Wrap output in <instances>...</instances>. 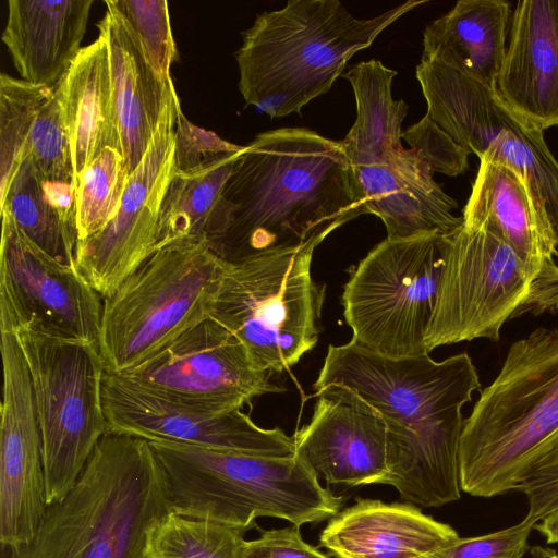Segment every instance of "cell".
I'll use <instances>...</instances> for the list:
<instances>
[{
	"label": "cell",
	"instance_id": "d4e9b609",
	"mask_svg": "<svg viewBox=\"0 0 558 558\" xmlns=\"http://www.w3.org/2000/svg\"><path fill=\"white\" fill-rule=\"evenodd\" d=\"M70 137L75 185L84 170L107 147L121 150L104 36L83 47L57 88Z\"/></svg>",
	"mask_w": 558,
	"mask_h": 558
},
{
	"label": "cell",
	"instance_id": "7c38bea8",
	"mask_svg": "<svg viewBox=\"0 0 558 558\" xmlns=\"http://www.w3.org/2000/svg\"><path fill=\"white\" fill-rule=\"evenodd\" d=\"M416 78L427 116L453 141L480 159L521 173L546 206L558 243V161L543 130L513 110L496 86L435 59L422 58Z\"/></svg>",
	"mask_w": 558,
	"mask_h": 558
},
{
	"label": "cell",
	"instance_id": "f546056e",
	"mask_svg": "<svg viewBox=\"0 0 558 558\" xmlns=\"http://www.w3.org/2000/svg\"><path fill=\"white\" fill-rule=\"evenodd\" d=\"M53 93L7 73L0 75V202L28 154L35 121Z\"/></svg>",
	"mask_w": 558,
	"mask_h": 558
},
{
	"label": "cell",
	"instance_id": "e575fe53",
	"mask_svg": "<svg viewBox=\"0 0 558 558\" xmlns=\"http://www.w3.org/2000/svg\"><path fill=\"white\" fill-rule=\"evenodd\" d=\"M535 521L524 518L508 529L476 537L458 538L450 545L421 558H523Z\"/></svg>",
	"mask_w": 558,
	"mask_h": 558
},
{
	"label": "cell",
	"instance_id": "f35d334b",
	"mask_svg": "<svg viewBox=\"0 0 558 558\" xmlns=\"http://www.w3.org/2000/svg\"><path fill=\"white\" fill-rule=\"evenodd\" d=\"M558 311V266L551 263L532 280L530 293L515 314L539 315Z\"/></svg>",
	"mask_w": 558,
	"mask_h": 558
},
{
	"label": "cell",
	"instance_id": "277c9868",
	"mask_svg": "<svg viewBox=\"0 0 558 558\" xmlns=\"http://www.w3.org/2000/svg\"><path fill=\"white\" fill-rule=\"evenodd\" d=\"M558 446V328L513 342L496 378L463 421L461 490L493 497L518 490Z\"/></svg>",
	"mask_w": 558,
	"mask_h": 558
},
{
	"label": "cell",
	"instance_id": "1f68e13d",
	"mask_svg": "<svg viewBox=\"0 0 558 558\" xmlns=\"http://www.w3.org/2000/svg\"><path fill=\"white\" fill-rule=\"evenodd\" d=\"M129 180L122 151L107 147L84 170L75 185L77 242L106 227L117 214Z\"/></svg>",
	"mask_w": 558,
	"mask_h": 558
},
{
	"label": "cell",
	"instance_id": "8992f818",
	"mask_svg": "<svg viewBox=\"0 0 558 558\" xmlns=\"http://www.w3.org/2000/svg\"><path fill=\"white\" fill-rule=\"evenodd\" d=\"M170 511L246 532L259 517L301 527L335 517L342 499L295 454L264 457L149 441Z\"/></svg>",
	"mask_w": 558,
	"mask_h": 558
},
{
	"label": "cell",
	"instance_id": "484cf974",
	"mask_svg": "<svg viewBox=\"0 0 558 558\" xmlns=\"http://www.w3.org/2000/svg\"><path fill=\"white\" fill-rule=\"evenodd\" d=\"M509 15L510 4L504 0H460L426 26L422 58L496 86L506 54Z\"/></svg>",
	"mask_w": 558,
	"mask_h": 558
},
{
	"label": "cell",
	"instance_id": "74e56055",
	"mask_svg": "<svg viewBox=\"0 0 558 558\" xmlns=\"http://www.w3.org/2000/svg\"><path fill=\"white\" fill-rule=\"evenodd\" d=\"M243 558H329L318 548L307 544L300 527L262 531L258 538L246 541Z\"/></svg>",
	"mask_w": 558,
	"mask_h": 558
},
{
	"label": "cell",
	"instance_id": "30bf717a",
	"mask_svg": "<svg viewBox=\"0 0 558 558\" xmlns=\"http://www.w3.org/2000/svg\"><path fill=\"white\" fill-rule=\"evenodd\" d=\"M446 250V235L436 233L377 244L344 286L343 315L352 341L388 357L428 354L425 336Z\"/></svg>",
	"mask_w": 558,
	"mask_h": 558
},
{
	"label": "cell",
	"instance_id": "7402d4cb",
	"mask_svg": "<svg viewBox=\"0 0 558 558\" xmlns=\"http://www.w3.org/2000/svg\"><path fill=\"white\" fill-rule=\"evenodd\" d=\"M463 225L504 239L527 266L533 279L554 263L557 239L546 206L527 180L500 162L480 159Z\"/></svg>",
	"mask_w": 558,
	"mask_h": 558
},
{
	"label": "cell",
	"instance_id": "5bb4252c",
	"mask_svg": "<svg viewBox=\"0 0 558 558\" xmlns=\"http://www.w3.org/2000/svg\"><path fill=\"white\" fill-rule=\"evenodd\" d=\"M1 218L0 328L98 344L101 295L76 267L34 244L8 211Z\"/></svg>",
	"mask_w": 558,
	"mask_h": 558
},
{
	"label": "cell",
	"instance_id": "2e32d148",
	"mask_svg": "<svg viewBox=\"0 0 558 558\" xmlns=\"http://www.w3.org/2000/svg\"><path fill=\"white\" fill-rule=\"evenodd\" d=\"M258 369L243 343L208 318L189 329L151 357L114 374L157 395L228 412L253 398L282 389Z\"/></svg>",
	"mask_w": 558,
	"mask_h": 558
},
{
	"label": "cell",
	"instance_id": "cb8c5ba5",
	"mask_svg": "<svg viewBox=\"0 0 558 558\" xmlns=\"http://www.w3.org/2000/svg\"><path fill=\"white\" fill-rule=\"evenodd\" d=\"M97 26L109 48L121 151L130 177L153 141L174 84L150 65L117 14L107 10Z\"/></svg>",
	"mask_w": 558,
	"mask_h": 558
},
{
	"label": "cell",
	"instance_id": "4dcf8cb0",
	"mask_svg": "<svg viewBox=\"0 0 558 558\" xmlns=\"http://www.w3.org/2000/svg\"><path fill=\"white\" fill-rule=\"evenodd\" d=\"M244 533L170 512L151 530L145 558H243Z\"/></svg>",
	"mask_w": 558,
	"mask_h": 558
},
{
	"label": "cell",
	"instance_id": "4fadbf2b",
	"mask_svg": "<svg viewBox=\"0 0 558 558\" xmlns=\"http://www.w3.org/2000/svg\"><path fill=\"white\" fill-rule=\"evenodd\" d=\"M446 262L426 351L474 339L498 341L530 293L533 276L500 236L463 223L446 235Z\"/></svg>",
	"mask_w": 558,
	"mask_h": 558
},
{
	"label": "cell",
	"instance_id": "44dd1931",
	"mask_svg": "<svg viewBox=\"0 0 558 558\" xmlns=\"http://www.w3.org/2000/svg\"><path fill=\"white\" fill-rule=\"evenodd\" d=\"M458 538L412 504L357 499L329 519L319 543L333 558H421Z\"/></svg>",
	"mask_w": 558,
	"mask_h": 558
},
{
	"label": "cell",
	"instance_id": "d6a6232c",
	"mask_svg": "<svg viewBox=\"0 0 558 558\" xmlns=\"http://www.w3.org/2000/svg\"><path fill=\"white\" fill-rule=\"evenodd\" d=\"M107 10L117 14L142 48L150 65L165 78L177 49L165 0H106Z\"/></svg>",
	"mask_w": 558,
	"mask_h": 558
},
{
	"label": "cell",
	"instance_id": "52a82bcc",
	"mask_svg": "<svg viewBox=\"0 0 558 558\" xmlns=\"http://www.w3.org/2000/svg\"><path fill=\"white\" fill-rule=\"evenodd\" d=\"M229 266L207 242L154 253L104 299L98 348L106 373L135 367L210 318Z\"/></svg>",
	"mask_w": 558,
	"mask_h": 558
},
{
	"label": "cell",
	"instance_id": "60d3db41",
	"mask_svg": "<svg viewBox=\"0 0 558 558\" xmlns=\"http://www.w3.org/2000/svg\"><path fill=\"white\" fill-rule=\"evenodd\" d=\"M531 549L532 558H558V553L551 549L535 546Z\"/></svg>",
	"mask_w": 558,
	"mask_h": 558
},
{
	"label": "cell",
	"instance_id": "ab89813d",
	"mask_svg": "<svg viewBox=\"0 0 558 558\" xmlns=\"http://www.w3.org/2000/svg\"><path fill=\"white\" fill-rule=\"evenodd\" d=\"M541 523H535L537 530L548 544H558V509L542 518Z\"/></svg>",
	"mask_w": 558,
	"mask_h": 558
},
{
	"label": "cell",
	"instance_id": "9c48e42d",
	"mask_svg": "<svg viewBox=\"0 0 558 558\" xmlns=\"http://www.w3.org/2000/svg\"><path fill=\"white\" fill-rule=\"evenodd\" d=\"M322 242L229 263L210 318L263 372L287 371L318 341L325 287L313 280L311 267Z\"/></svg>",
	"mask_w": 558,
	"mask_h": 558
},
{
	"label": "cell",
	"instance_id": "7a4b0ae2",
	"mask_svg": "<svg viewBox=\"0 0 558 558\" xmlns=\"http://www.w3.org/2000/svg\"><path fill=\"white\" fill-rule=\"evenodd\" d=\"M339 385L383 416L393 486L409 504L440 507L461 497L459 446L462 407L481 388L466 353L436 362L428 354L388 357L352 340L329 345L313 387Z\"/></svg>",
	"mask_w": 558,
	"mask_h": 558
},
{
	"label": "cell",
	"instance_id": "8d00e7d4",
	"mask_svg": "<svg viewBox=\"0 0 558 558\" xmlns=\"http://www.w3.org/2000/svg\"><path fill=\"white\" fill-rule=\"evenodd\" d=\"M518 490L529 501L526 518L535 522L558 509V446L532 469Z\"/></svg>",
	"mask_w": 558,
	"mask_h": 558
},
{
	"label": "cell",
	"instance_id": "5b68a950",
	"mask_svg": "<svg viewBox=\"0 0 558 558\" xmlns=\"http://www.w3.org/2000/svg\"><path fill=\"white\" fill-rule=\"evenodd\" d=\"M425 2L409 0L371 19L353 16L338 0H290L264 12L242 33L239 89L271 118L299 113L330 89L352 56Z\"/></svg>",
	"mask_w": 558,
	"mask_h": 558
},
{
	"label": "cell",
	"instance_id": "3957f363",
	"mask_svg": "<svg viewBox=\"0 0 558 558\" xmlns=\"http://www.w3.org/2000/svg\"><path fill=\"white\" fill-rule=\"evenodd\" d=\"M170 512L150 442L108 428L72 488L11 558H145L151 530Z\"/></svg>",
	"mask_w": 558,
	"mask_h": 558
},
{
	"label": "cell",
	"instance_id": "4316f807",
	"mask_svg": "<svg viewBox=\"0 0 558 558\" xmlns=\"http://www.w3.org/2000/svg\"><path fill=\"white\" fill-rule=\"evenodd\" d=\"M241 150L193 170H175L161 205L156 252L207 242L210 216Z\"/></svg>",
	"mask_w": 558,
	"mask_h": 558
},
{
	"label": "cell",
	"instance_id": "d6986e66",
	"mask_svg": "<svg viewBox=\"0 0 558 558\" xmlns=\"http://www.w3.org/2000/svg\"><path fill=\"white\" fill-rule=\"evenodd\" d=\"M316 396L311 421L294 436V454L328 484H383L390 473L389 437L379 412L343 386Z\"/></svg>",
	"mask_w": 558,
	"mask_h": 558
},
{
	"label": "cell",
	"instance_id": "8fae6325",
	"mask_svg": "<svg viewBox=\"0 0 558 558\" xmlns=\"http://www.w3.org/2000/svg\"><path fill=\"white\" fill-rule=\"evenodd\" d=\"M13 332L32 377L50 506L69 493L108 429L106 369L97 343L29 329Z\"/></svg>",
	"mask_w": 558,
	"mask_h": 558
},
{
	"label": "cell",
	"instance_id": "ba28073f",
	"mask_svg": "<svg viewBox=\"0 0 558 558\" xmlns=\"http://www.w3.org/2000/svg\"><path fill=\"white\" fill-rule=\"evenodd\" d=\"M391 81L368 77L353 87L356 120L340 141L368 214L378 216L388 239L448 235L460 228L457 202L434 180L413 149L401 145L408 105L395 100Z\"/></svg>",
	"mask_w": 558,
	"mask_h": 558
},
{
	"label": "cell",
	"instance_id": "ffe728a7",
	"mask_svg": "<svg viewBox=\"0 0 558 558\" xmlns=\"http://www.w3.org/2000/svg\"><path fill=\"white\" fill-rule=\"evenodd\" d=\"M496 81L501 98L545 130L558 125V0H521Z\"/></svg>",
	"mask_w": 558,
	"mask_h": 558
},
{
	"label": "cell",
	"instance_id": "6da1fadb",
	"mask_svg": "<svg viewBox=\"0 0 558 558\" xmlns=\"http://www.w3.org/2000/svg\"><path fill=\"white\" fill-rule=\"evenodd\" d=\"M368 214L342 144L305 128L257 134L239 154L207 226L227 263L324 241Z\"/></svg>",
	"mask_w": 558,
	"mask_h": 558
},
{
	"label": "cell",
	"instance_id": "603a6c76",
	"mask_svg": "<svg viewBox=\"0 0 558 558\" xmlns=\"http://www.w3.org/2000/svg\"><path fill=\"white\" fill-rule=\"evenodd\" d=\"M93 0H9L2 41L26 82L56 90L81 51Z\"/></svg>",
	"mask_w": 558,
	"mask_h": 558
},
{
	"label": "cell",
	"instance_id": "9a60e30c",
	"mask_svg": "<svg viewBox=\"0 0 558 558\" xmlns=\"http://www.w3.org/2000/svg\"><path fill=\"white\" fill-rule=\"evenodd\" d=\"M180 107L173 88L144 158L129 177L117 214L100 231L76 243L75 267L102 299L156 253L161 205L177 170Z\"/></svg>",
	"mask_w": 558,
	"mask_h": 558
},
{
	"label": "cell",
	"instance_id": "f1b7e54d",
	"mask_svg": "<svg viewBox=\"0 0 558 558\" xmlns=\"http://www.w3.org/2000/svg\"><path fill=\"white\" fill-rule=\"evenodd\" d=\"M28 149L48 198L65 222L76 228L72 149L61 97L57 89L35 121Z\"/></svg>",
	"mask_w": 558,
	"mask_h": 558
},
{
	"label": "cell",
	"instance_id": "d590c367",
	"mask_svg": "<svg viewBox=\"0 0 558 558\" xmlns=\"http://www.w3.org/2000/svg\"><path fill=\"white\" fill-rule=\"evenodd\" d=\"M243 146L229 143L216 133L192 124L178 110L175 122V168L193 170L228 154L240 151Z\"/></svg>",
	"mask_w": 558,
	"mask_h": 558
},
{
	"label": "cell",
	"instance_id": "83f0119b",
	"mask_svg": "<svg viewBox=\"0 0 558 558\" xmlns=\"http://www.w3.org/2000/svg\"><path fill=\"white\" fill-rule=\"evenodd\" d=\"M8 211L21 231L56 260L75 267L76 229L65 222L48 198L29 149L16 171L0 211Z\"/></svg>",
	"mask_w": 558,
	"mask_h": 558
},
{
	"label": "cell",
	"instance_id": "836d02e7",
	"mask_svg": "<svg viewBox=\"0 0 558 558\" xmlns=\"http://www.w3.org/2000/svg\"><path fill=\"white\" fill-rule=\"evenodd\" d=\"M401 137L433 172L456 177L469 167L471 151L453 141L427 114L402 132Z\"/></svg>",
	"mask_w": 558,
	"mask_h": 558
},
{
	"label": "cell",
	"instance_id": "e0dca14e",
	"mask_svg": "<svg viewBox=\"0 0 558 558\" xmlns=\"http://www.w3.org/2000/svg\"><path fill=\"white\" fill-rule=\"evenodd\" d=\"M108 428L148 441H169L264 457L294 456V437L256 425L241 409L222 412L170 399L106 373Z\"/></svg>",
	"mask_w": 558,
	"mask_h": 558
},
{
	"label": "cell",
	"instance_id": "ac0fdd59",
	"mask_svg": "<svg viewBox=\"0 0 558 558\" xmlns=\"http://www.w3.org/2000/svg\"><path fill=\"white\" fill-rule=\"evenodd\" d=\"M0 542L27 544L48 509L43 440L32 377L15 333L0 329Z\"/></svg>",
	"mask_w": 558,
	"mask_h": 558
}]
</instances>
